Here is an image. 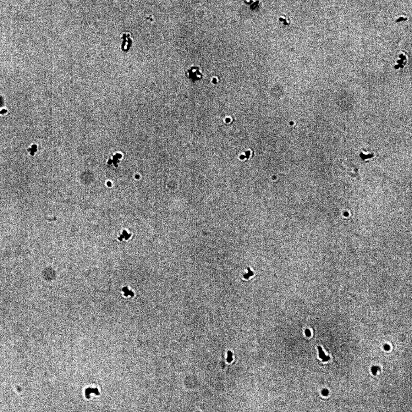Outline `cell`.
I'll return each instance as SVG.
<instances>
[{
    "label": "cell",
    "instance_id": "6da1fadb",
    "mask_svg": "<svg viewBox=\"0 0 412 412\" xmlns=\"http://www.w3.org/2000/svg\"><path fill=\"white\" fill-rule=\"evenodd\" d=\"M257 275L255 272V270L250 266L247 267L246 269L242 274V281L244 282H249L256 277Z\"/></svg>",
    "mask_w": 412,
    "mask_h": 412
},
{
    "label": "cell",
    "instance_id": "52a82bcc",
    "mask_svg": "<svg viewBox=\"0 0 412 412\" xmlns=\"http://www.w3.org/2000/svg\"><path fill=\"white\" fill-rule=\"evenodd\" d=\"M328 393V392H327V391L326 390H324V391H323L322 392L323 394L324 395H327V394H328V393Z\"/></svg>",
    "mask_w": 412,
    "mask_h": 412
},
{
    "label": "cell",
    "instance_id": "3957f363",
    "mask_svg": "<svg viewBox=\"0 0 412 412\" xmlns=\"http://www.w3.org/2000/svg\"><path fill=\"white\" fill-rule=\"evenodd\" d=\"M318 349L319 352V357L323 360V361H327L329 359V357L326 356L323 351L322 348L321 347H318Z\"/></svg>",
    "mask_w": 412,
    "mask_h": 412
},
{
    "label": "cell",
    "instance_id": "8992f818",
    "mask_svg": "<svg viewBox=\"0 0 412 412\" xmlns=\"http://www.w3.org/2000/svg\"><path fill=\"white\" fill-rule=\"evenodd\" d=\"M384 349H385L386 350H388L389 349V346L388 345H386L384 346Z\"/></svg>",
    "mask_w": 412,
    "mask_h": 412
},
{
    "label": "cell",
    "instance_id": "277c9868",
    "mask_svg": "<svg viewBox=\"0 0 412 412\" xmlns=\"http://www.w3.org/2000/svg\"><path fill=\"white\" fill-rule=\"evenodd\" d=\"M37 146H36V145H34L32 146L31 148L28 149V151L30 152V153L32 155V156H34V154H35V152L37 151Z\"/></svg>",
    "mask_w": 412,
    "mask_h": 412
},
{
    "label": "cell",
    "instance_id": "7a4b0ae2",
    "mask_svg": "<svg viewBox=\"0 0 412 412\" xmlns=\"http://www.w3.org/2000/svg\"><path fill=\"white\" fill-rule=\"evenodd\" d=\"M122 296L125 298H133L135 296V292L129 287H124L121 291Z\"/></svg>",
    "mask_w": 412,
    "mask_h": 412
},
{
    "label": "cell",
    "instance_id": "5b68a950",
    "mask_svg": "<svg viewBox=\"0 0 412 412\" xmlns=\"http://www.w3.org/2000/svg\"><path fill=\"white\" fill-rule=\"evenodd\" d=\"M305 333L307 336L310 337L311 335V332L309 330L307 329L305 331Z\"/></svg>",
    "mask_w": 412,
    "mask_h": 412
}]
</instances>
